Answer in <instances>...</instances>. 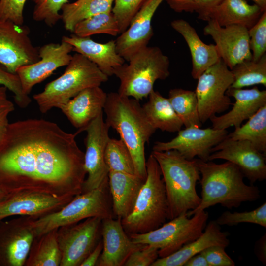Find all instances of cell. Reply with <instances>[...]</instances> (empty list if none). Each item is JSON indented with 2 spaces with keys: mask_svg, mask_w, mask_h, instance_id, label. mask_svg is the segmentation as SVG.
I'll return each instance as SVG.
<instances>
[{
  "mask_svg": "<svg viewBox=\"0 0 266 266\" xmlns=\"http://www.w3.org/2000/svg\"><path fill=\"white\" fill-rule=\"evenodd\" d=\"M216 222L220 225L229 226L237 225L239 223H249L266 228V203L250 211L241 212H224Z\"/></svg>",
  "mask_w": 266,
  "mask_h": 266,
  "instance_id": "cell-37",
  "label": "cell"
},
{
  "mask_svg": "<svg viewBox=\"0 0 266 266\" xmlns=\"http://www.w3.org/2000/svg\"><path fill=\"white\" fill-rule=\"evenodd\" d=\"M114 72L120 80L118 93L136 100L148 98L158 80L170 75L169 57L157 46H146Z\"/></svg>",
  "mask_w": 266,
  "mask_h": 266,
  "instance_id": "cell-7",
  "label": "cell"
},
{
  "mask_svg": "<svg viewBox=\"0 0 266 266\" xmlns=\"http://www.w3.org/2000/svg\"><path fill=\"white\" fill-rule=\"evenodd\" d=\"M147 175L133 210L121 220L126 233L130 235L155 230L168 217L166 191L159 165L151 154L146 162Z\"/></svg>",
  "mask_w": 266,
  "mask_h": 266,
  "instance_id": "cell-5",
  "label": "cell"
},
{
  "mask_svg": "<svg viewBox=\"0 0 266 266\" xmlns=\"http://www.w3.org/2000/svg\"><path fill=\"white\" fill-rule=\"evenodd\" d=\"M151 154L159 165L165 184L167 219L171 220L197 208L201 201L196 190L200 176L194 159L188 160L173 150L152 151Z\"/></svg>",
  "mask_w": 266,
  "mask_h": 266,
  "instance_id": "cell-4",
  "label": "cell"
},
{
  "mask_svg": "<svg viewBox=\"0 0 266 266\" xmlns=\"http://www.w3.org/2000/svg\"><path fill=\"white\" fill-rule=\"evenodd\" d=\"M108 183L75 196L59 210L37 218L31 217L35 237L56 228L78 223L88 218L113 217Z\"/></svg>",
  "mask_w": 266,
  "mask_h": 266,
  "instance_id": "cell-8",
  "label": "cell"
},
{
  "mask_svg": "<svg viewBox=\"0 0 266 266\" xmlns=\"http://www.w3.org/2000/svg\"><path fill=\"white\" fill-rule=\"evenodd\" d=\"M102 241L101 240H99L95 247L83 260L80 266H96L102 252Z\"/></svg>",
  "mask_w": 266,
  "mask_h": 266,
  "instance_id": "cell-47",
  "label": "cell"
},
{
  "mask_svg": "<svg viewBox=\"0 0 266 266\" xmlns=\"http://www.w3.org/2000/svg\"><path fill=\"white\" fill-rule=\"evenodd\" d=\"M229 235L228 232L221 230L220 226L215 220H212L197 239L166 257L158 258L151 266H183L191 257L208 247L219 245L226 248L230 244Z\"/></svg>",
  "mask_w": 266,
  "mask_h": 266,
  "instance_id": "cell-27",
  "label": "cell"
},
{
  "mask_svg": "<svg viewBox=\"0 0 266 266\" xmlns=\"http://www.w3.org/2000/svg\"><path fill=\"white\" fill-rule=\"evenodd\" d=\"M0 86L5 87L14 94L15 102L20 108H26L31 102V99L22 89L18 75L8 71L0 65Z\"/></svg>",
  "mask_w": 266,
  "mask_h": 266,
  "instance_id": "cell-41",
  "label": "cell"
},
{
  "mask_svg": "<svg viewBox=\"0 0 266 266\" xmlns=\"http://www.w3.org/2000/svg\"><path fill=\"white\" fill-rule=\"evenodd\" d=\"M106 123L118 133L133 159L135 174L145 179L147 175L145 146L156 131L138 100L118 92L107 94L104 107Z\"/></svg>",
  "mask_w": 266,
  "mask_h": 266,
  "instance_id": "cell-3",
  "label": "cell"
},
{
  "mask_svg": "<svg viewBox=\"0 0 266 266\" xmlns=\"http://www.w3.org/2000/svg\"><path fill=\"white\" fill-rule=\"evenodd\" d=\"M225 247L213 245L200 252L206 259L209 266H234L235 264L227 254Z\"/></svg>",
  "mask_w": 266,
  "mask_h": 266,
  "instance_id": "cell-44",
  "label": "cell"
},
{
  "mask_svg": "<svg viewBox=\"0 0 266 266\" xmlns=\"http://www.w3.org/2000/svg\"><path fill=\"white\" fill-rule=\"evenodd\" d=\"M224 0H195L194 12L199 14L213 7Z\"/></svg>",
  "mask_w": 266,
  "mask_h": 266,
  "instance_id": "cell-49",
  "label": "cell"
},
{
  "mask_svg": "<svg viewBox=\"0 0 266 266\" xmlns=\"http://www.w3.org/2000/svg\"><path fill=\"white\" fill-rule=\"evenodd\" d=\"M164 0H147L132 19L128 28L115 40L118 53L128 61L139 50L148 46L154 34L153 16Z\"/></svg>",
  "mask_w": 266,
  "mask_h": 266,
  "instance_id": "cell-20",
  "label": "cell"
},
{
  "mask_svg": "<svg viewBox=\"0 0 266 266\" xmlns=\"http://www.w3.org/2000/svg\"><path fill=\"white\" fill-rule=\"evenodd\" d=\"M228 134L226 130L187 127L179 130L177 136L170 141L155 142L152 151L176 150L188 160H192L197 157L207 161L212 148L224 139Z\"/></svg>",
  "mask_w": 266,
  "mask_h": 266,
  "instance_id": "cell-15",
  "label": "cell"
},
{
  "mask_svg": "<svg viewBox=\"0 0 266 266\" xmlns=\"http://www.w3.org/2000/svg\"><path fill=\"white\" fill-rule=\"evenodd\" d=\"M101 235L103 248L96 266H124L131 253L142 245L132 241L120 218L102 219Z\"/></svg>",
  "mask_w": 266,
  "mask_h": 266,
  "instance_id": "cell-22",
  "label": "cell"
},
{
  "mask_svg": "<svg viewBox=\"0 0 266 266\" xmlns=\"http://www.w3.org/2000/svg\"><path fill=\"white\" fill-rule=\"evenodd\" d=\"M184 266H209L205 257L198 253L191 257L184 265Z\"/></svg>",
  "mask_w": 266,
  "mask_h": 266,
  "instance_id": "cell-50",
  "label": "cell"
},
{
  "mask_svg": "<svg viewBox=\"0 0 266 266\" xmlns=\"http://www.w3.org/2000/svg\"><path fill=\"white\" fill-rule=\"evenodd\" d=\"M145 180L135 174L109 172L108 183L112 200V211L118 218L121 220L132 212Z\"/></svg>",
  "mask_w": 266,
  "mask_h": 266,
  "instance_id": "cell-28",
  "label": "cell"
},
{
  "mask_svg": "<svg viewBox=\"0 0 266 266\" xmlns=\"http://www.w3.org/2000/svg\"><path fill=\"white\" fill-rule=\"evenodd\" d=\"M34 4L33 19L44 23L50 27L54 26L60 20V11L68 0H31Z\"/></svg>",
  "mask_w": 266,
  "mask_h": 266,
  "instance_id": "cell-38",
  "label": "cell"
},
{
  "mask_svg": "<svg viewBox=\"0 0 266 266\" xmlns=\"http://www.w3.org/2000/svg\"><path fill=\"white\" fill-rule=\"evenodd\" d=\"M75 196L29 190L9 192L0 200V221L11 216L37 218L54 212Z\"/></svg>",
  "mask_w": 266,
  "mask_h": 266,
  "instance_id": "cell-12",
  "label": "cell"
},
{
  "mask_svg": "<svg viewBox=\"0 0 266 266\" xmlns=\"http://www.w3.org/2000/svg\"><path fill=\"white\" fill-rule=\"evenodd\" d=\"M108 79L95 64L75 53L62 75L47 83L33 98L45 114L53 108H60L83 90L100 86Z\"/></svg>",
  "mask_w": 266,
  "mask_h": 266,
  "instance_id": "cell-6",
  "label": "cell"
},
{
  "mask_svg": "<svg viewBox=\"0 0 266 266\" xmlns=\"http://www.w3.org/2000/svg\"><path fill=\"white\" fill-rule=\"evenodd\" d=\"M192 216L189 217L184 213L155 230L129 236L135 244L157 248L159 258L165 257L196 240L203 232L209 218L208 213L200 211Z\"/></svg>",
  "mask_w": 266,
  "mask_h": 266,
  "instance_id": "cell-9",
  "label": "cell"
},
{
  "mask_svg": "<svg viewBox=\"0 0 266 266\" xmlns=\"http://www.w3.org/2000/svg\"><path fill=\"white\" fill-rule=\"evenodd\" d=\"M58 228L35 237L25 266H60L61 253L57 239Z\"/></svg>",
  "mask_w": 266,
  "mask_h": 266,
  "instance_id": "cell-30",
  "label": "cell"
},
{
  "mask_svg": "<svg viewBox=\"0 0 266 266\" xmlns=\"http://www.w3.org/2000/svg\"><path fill=\"white\" fill-rule=\"evenodd\" d=\"M171 27L184 38L189 49L192 59L191 75L195 79L221 58L215 44H207L200 38L195 29L187 21L179 19L172 21Z\"/></svg>",
  "mask_w": 266,
  "mask_h": 266,
  "instance_id": "cell-26",
  "label": "cell"
},
{
  "mask_svg": "<svg viewBox=\"0 0 266 266\" xmlns=\"http://www.w3.org/2000/svg\"><path fill=\"white\" fill-rule=\"evenodd\" d=\"M195 90L201 122L227 110L232 104L226 95L233 81L231 70L221 59L197 79Z\"/></svg>",
  "mask_w": 266,
  "mask_h": 266,
  "instance_id": "cell-10",
  "label": "cell"
},
{
  "mask_svg": "<svg viewBox=\"0 0 266 266\" xmlns=\"http://www.w3.org/2000/svg\"><path fill=\"white\" fill-rule=\"evenodd\" d=\"M143 106L145 114L156 129L171 133L178 132L183 123L173 109L168 98L153 90Z\"/></svg>",
  "mask_w": 266,
  "mask_h": 266,
  "instance_id": "cell-29",
  "label": "cell"
},
{
  "mask_svg": "<svg viewBox=\"0 0 266 266\" xmlns=\"http://www.w3.org/2000/svg\"><path fill=\"white\" fill-rule=\"evenodd\" d=\"M72 51L73 46L63 40L60 43H50L39 47L40 59L21 66L16 72L24 92L29 95L36 84L46 79L58 68L66 66L72 58Z\"/></svg>",
  "mask_w": 266,
  "mask_h": 266,
  "instance_id": "cell-18",
  "label": "cell"
},
{
  "mask_svg": "<svg viewBox=\"0 0 266 266\" xmlns=\"http://www.w3.org/2000/svg\"><path fill=\"white\" fill-rule=\"evenodd\" d=\"M78 133L42 119L8 123L0 140V186L8 192L81 193L86 173Z\"/></svg>",
  "mask_w": 266,
  "mask_h": 266,
  "instance_id": "cell-1",
  "label": "cell"
},
{
  "mask_svg": "<svg viewBox=\"0 0 266 266\" xmlns=\"http://www.w3.org/2000/svg\"><path fill=\"white\" fill-rule=\"evenodd\" d=\"M226 95L234 98L235 102L232 109L227 113L220 116L215 115L210 119L212 128L216 129L226 130L231 127L237 128L266 104V91L260 90L256 86L251 89L230 87Z\"/></svg>",
  "mask_w": 266,
  "mask_h": 266,
  "instance_id": "cell-21",
  "label": "cell"
},
{
  "mask_svg": "<svg viewBox=\"0 0 266 266\" xmlns=\"http://www.w3.org/2000/svg\"><path fill=\"white\" fill-rule=\"evenodd\" d=\"M147 0H114L112 12L117 19L120 29V34L129 27L135 14Z\"/></svg>",
  "mask_w": 266,
  "mask_h": 266,
  "instance_id": "cell-40",
  "label": "cell"
},
{
  "mask_svg": "<svg viewBox=\"0 0 266 266\" xmlns=\"http://www.w3.org/2000/svg\"><path fill=\"white\" fill-rule=\"evenodd\" d=\"M264 12L255 4H249L245 0H224L198 14V18L207 22L214 21L221 26L240 25L249 29Z\"/></svg>",
  "mask_w": 266,
  "mask_h": 266,
  "instance_id": "cell-25",
  "label": "cell"
},
{
  "mask_svg": "<svg viewBox=\"0 0 266 266\" xmlns=\"http://www.w3.org/2000/svg\"><path fill=\"white\" fill-rule=\"evenodd\" d=\"M73 34L79 37H90L98 34L117 36L120 29L117 19L112 11L100 13L78 23Z\"/></svg>",
  "mask_w": 266,
  "mask_h": 266,
  "instance_id": "cell-35",
  "label": "cell"
},
{
  "mask_svg": "<svg viewBox=\"0 0 266 266\" xmlns=\"http://www.w3.org/2000/svg\"><path fill=\"white\" fill-rule=\"evenodd\" d=\"M207 22L204 34L214 40L221 59L230 69L244 60L252 59L247 28L240 25L221 26L211 20Z\"/></svg>",
  "mask_w": 266,
  "mask_h": 266,
  "instance_id": "cell-19",
  "label": "cell"
},
{
  "mask_svg": "<svg viewBox=\"0 0 266 266\" xmlns=\"http://www.w3.org/2000/svg\"><path fill=\"white\" fill-rule=\"evenodd\" d=\"M106 94L100 86L83 90L60 107L72 125L78 129V133L85 131L87 126L103 112L106 101Z\"/></svg>",
  "mask_w": 266,
  "mask_h": 266,
  "instance_id": "cell-23",
  "label": "cell"
},
{
  "mask_svg": "<svg viewBox=\"0 0 266 266\" xmlns=\"http://www.w3.org/2000/svg\"><path fill=\"white\" fill-rule=\"evenodd\" d=\"M8 89L0 86V124H7L8 116L14 109V105L7 96Z\"/></svg>",
  "mask_w": 266,
  "mask_h": 266,
  "instance_id": "cell-45",
  "label": "cell"
},
{
  "mask_svg": "<svg viewBox=\"0 0 266 266\" xmlns=\"http://www.w3.org/2000/svg\"><path fill=\"white\" fill-rule=\"evenodd\" d=\"M62 40L71 44L73 51L85 57L108 77L114 75L115 71L125 62L116 50L115 40L100 43L90 37H79L73 33L63 36Z\"/></svg>",
  "mask_w": 266,
  "mask_h": 266,
  "instance_id": "cell-24",
  "label": "cell"
},
{
  "mask_svg": "<svg viewBox=\"0 0 266 266\" xmlns=\"http://www.w3.org/2000/svg\"><path fill=\"white\" fill-rule=\"evenodd\" d=\"M233 81L230 87L243 88L258 84L266 86V54L259 60H244L230 69Z\"/></svg>",
  "mask_w": 266,
  "mask_h": 266,
  "instance_id": "cell-34",
  "label": "cell"
},
{
  "mask_svg": "<svg viewBox=\"0 0 266 266\" xmlns=\"http://www.w3.org/2000/svg\"><path fill=\"white\" fill-rule=\"evenodd\" d=\"M104 158L109 172L135 174L131 154L121 139L109 138L105 147Z\"/></svg>",
  "mask_w": 266,
  "mask_h": 266,
  "instance_id": "cell-36",
  "label": "cell"
},
{
  "mask_svg": "<svg viewBox=\"0 0 266 266\" xmlns=\"http://www.w3.org/2000/svg\"><path fill=\"white\" fill-rule=\"evenodd\" d=\"M252 59L257 61L266 54V11L257 23L248 29Z\"/></svg>",
  "mask_w": 266,
  "mask_h": 266,
  "instance_id": "cell-39",
  "label": "cell"
},
{
  "mask_svg": "<svg viewBox=\"0 0 266 266\" xmlns=\"http://www.w3.org/2000/svg\"><path fill=\"white\" fill-rule=\"evenodd\" d=\"M27 0H0V19L23 24L24 9Z\"/></svg>",
  "mask_w": 266,
  "mask_h": 266,
  "instance_id": "cell-42",
  "label": "cell"
},
{
  "mask_svg": "<svg viewBox=\"0 0 266 266\" xmlns=\"http://www.w3.org/2000/svg\"><path fill=\"white\" fill-rule=\"evenodd\" d=\"M8 193L6 190L0 186V200L4 198Z\"/></svg>",
  "mask_w": 266,
  "mask_h": 266,
  "instance_id": "cell-53",
  "label": "cell"
},
{
  "mask_svg": "<svg viewBox=\"0 0 266 266\" xmlns=\"http://www.w3.org/2000/svg\"><path fill=\"white\" fill-rule=\"evenodd\" d=\"M114 0H77L67 2L61 9L65 29L73 33L79 22L95 15L112 11Z\"/></svg>",
  "mask_w": 266,
  "mask_h": 266,
  "instance_id": "cell-31",
  "label": "cell"
},
{
  "mask_svg": "<svg viewBox=\"0 0 266 266\" xmlns=\"http://www.w3.org/2000/svg\"><path fill=\"white\" fill-rule=\"evenodd\" d=\"M169 7L176 12H194L195 0H166Z\"/></svg>",
  "mask_w": 266,
  "mask_h": 266,
  "instance_id": "cell-46",
  "label": "cell"
},
{
  "mask_svg": "<svg viewBox=\"0 0 266 266\" xmlns=\"http://www.w3.org/2000/svg\"><path fill=\"white\" fill-rule=\"evenodd\" d=\"M110 127L104 121L103 112L100 114L86 128V151L84 166L87 174L82 192L97 188L108 182L109 170L105 163L104 153L109 139Z\"/></svg>",
  "mask_w": 266,
  "mask_h": 266,
  "instance_id": "cell-13",
  "label": "cell"
},
{
  "mask_svg": "<svg viewBox=\"0 0 266 266\" xmlns=\"http://www.w3.org/2000/svg\"><path fill=\"white\" fill-rule=\"evenodd\" d=\"M258 6L263 11H266V0H250Z\"/></svg>",
  "mask_w": 266,
  "mask_h": 266,
  "instance_id": "cell-51",
  "label": "cell"
},
{
  "mask_svg": "<svg viewBox=\"0 0 266 266\" xmlns=\"http://www.w3.org/2000/svg\"><path fill=\"white\" fill-rule=\"evenodd\" d=\"M194 160L201 175V201L197 208L187 213L188 217L218 204L231 209L260 198L258 187L246 184L243 173L234 164L226 161L218 164L212 161Z\"/></svg>",
  "mask_w": 266,
  "mask_h": 266,
  "instance_id": "cell-2",
  "label": "cell"
},
{
  "mask_svg": "<svg viewBox=\"0 0 266 266\" xmlns=\"http://www.w3.org/2000/svg\"><path fill=\"white\" fill-rule=\"evenodd\" d=\"M159 257L157 248L149 245H142L131 253L124 266H151Z\"/></svg>",
  "mask_w": 266,
  "mask_h": 266,
  "instance_id": "cell-43",
  "label": "cell"
},
{
  "mask_svg": "<svg viewBox=\"0 0 266 266\" xmlns=\"http://www.w3.org/2000/svg\"><path fill=\"white\" fill-rule=\"evenodd\" d=\"M30 32L26 25L0 19V65L11 73L40 59L39 48L32 43Z\"/></svg>",
  "mask_w": 266,
  "mask_h": 266,
  "instance_id": "cell-14",
  "label": "cell"
},
{
  "mask_svg": "<svg viewBox=\"0 0 266 266\" xmlns=\"http://www.w3.org/2000/svg\"><path fill=\"white\" fill-rule=\"evenodd\" d=\"M168 99L185 128L200 127L197 99L195 91L182 88L170 89Z\"/></svg>",
  "mask_w": 266,
  "mask_h": 266,
  "instance_id": "cell-33",
  "label": "cell"
},
{
  "mask_svg": "<svg viewBox=\"0 0 266 266\" xmlns=\"http://www.w3.org/2000/svg\"><path fill=\"white\" fill-rule=\"evenodd\" d=\"M255 253L259 260L264 265L266 264V233L256 242Z\"/></svg>",
  "mask_w": 266,
  "mask_h": 266,
  "instance_id": "cell-48",
  "label": "cell"
},
{
  "mask_svg": "<svg viewBox=\"0 0 266 266\" xmlns=\"http://www.w3.org/2000/svg\"><path fill=\"white\" fill-rule=\"evenodd\" d=\"M0 221V266H23L35 238L30 216Z\"/></svg>",
  "mask_w": 266,
  "mask_h": 266,
  "instance_id": "cell-17",
  "label": "cell"
},
{
  "mask_svg": "<svg viewBox=\"0 0 266 266\" xmlns=\"http://www.w3.org/2000/svg\"><path fill=\"white\" fill-rule=\"evenodd\" d=\"M227 136L233 140L248 141L266 155V104Z\"/></svg>",
  "mask_w": 266,
  "mask_h": 266,
  "instance_id": "cell-32",
  "label": "cell"
},
{
  "mask_svg": "<svg viewBox=\"0 0 266 266\" xmlns=\"http://www.w3.org/2000/svg\"><path fill=\"white\" fill-rule=\"evenodd\" d=\"M8 124H0V140L2 138V136H3L5 132Z\"/></svg>",
  "mask_w": 266,
  "mask_h": 266,
  "instance_id": "cell-52",
  "label": "cell"
},
{
  "mask_svg": "<svg viewBox=\"0 0 266 266\" xmlns=\"http://www.w3.org/2000/svg\"><path fill=\"white\" fill-rule=\"evenodd\" d=\"M102 220L97 217H90L58 229L61 253L60 266H80L99 241Z\"/></svg>",
  "mask_w": 266,
  "mask_h": 266,
  "instance_id": "cell-11",
  "label": "cell"
},
{
  "mask_svg": "<svg viewBox=\"0 0 266 266\" xmlns=\"http://www.w3.org/2000/svg\"><path fill=\"white\" fill-rule=\"evenodd\" d=\"M211 151L208 161L223 159L234 164L251 184L266 179V155L250 142L233 140L227 136Z\"/></svg>",
  "mask_w": 266,
  "mask_h": 266,
  "instance_id": "cell-16",
  "label": "cell"
}]
</instances>
